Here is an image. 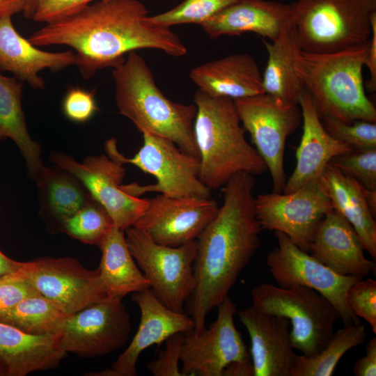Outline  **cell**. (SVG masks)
<instances>
[{"label":"cell","mask_w":376,"mask_h":376,"mask_svg":"<svg viewBox=\"0 0 376 376\" xmlns=\"http://www.w3.org/2000/svg\"><path fill=\"white\" fill-rule=\"evenodd\" d=\"M221 376H253L251 361H237L226 367Z\"/></svg>","instance_id":"cell-44"},{"label":"cell","mask_w":376,"mask_h":376,"mask_svg":"<svg viewBox=\"0 0 376 376\" xmlns=\"http://www.w3.org/2000/svg\"><path fill=\"white\" fill-rule=\"evenodd\" d=\"M332 209L319 180L289 194L272 192L255 198L256 217L262 230L283 233L306 252L320 223Z\"/></svg>","instance_id":"cell-12"},{"label":"cell","mask_w":376,"mask_h":376,"mask_svg":"<svg viewBox=\"0 0 376 376\" xmlns=\"http://www.w3.org/2000/svg\"><path fill=\"white\" fill-rule=\"evenodd\" d=\"M268 53L263 77L264 93L283 102L299 104L304 90L295 71V59L301 49L292 22L286 26L280 36L272 42L263 40Z\"/></svg>","instance_id":"cell-28"},{"label":"cell","mask_w":376,"mask_h":376,"mask_svg":"<svg viewBox=\"0 0 376 376\" xmlns=\"http://www.w3.org/2000/svg\"><path fill=\"white\" fill-rule=\"evenodd\" d=\"M66 355L58 346V334H29L0 322V376L55 368Z\"/></svg>","instance_id":"cell-25"},{"label":"cell","mask_w":376,"mask_h":376,"mask_svg":"<svg viewBox=\"0 0 376 376\" xmlns=\"http://www.w3.org/2000/svg\"><path fill=\"white\" fill-rule=\"evenodd\" d=\"M244 0H184L174 8L155 15L147 16L150 26L170 28L185 24H202L227 7Z\"/></svg>","instance_id":"cell-34"},{"label":"cell","mask_w":376,"mask_h":376,"mask_svg":"<svg viewBox=\"0 0 376 376\" xmlns=\"http://www.w3.org/2000/svg\"><path fill=\"white\" fill-rule=\"evenodd\" d=\"M290 8L301 49L330 53L369 40L376 0H297Z\"/></svg>","instance_id":"cell-6"},{"label":"cell","mask_w":376,"mask_h":376,"mask_svg":"<svg viewBox=\"0 0 376 376\" xmlns=\"http://www.w3.org/2000/svg\"><path fill=\"white\" fill-rule=\"evenodd\" d=\"M254 175L240 172L222 187L223 203L196 240L194 285L186 302L194 330L227 297L260 244L255 212Z\"/></svg>","instance_id":"cell-2"},{"label":"cell","mask_w":376,"mask_h":376,"mask_svg":"<svg viewBox=\"0 0 376 376\" xmlns=\"http://www.w3.org/2000/svg\"><path fill=\"white\" fill-rule=\"evenodd\" d=\"M113 69L119 113L141 134L168 139L182 151L198 157L194 132V103L182 104L167 98L145 59L136 51L128 53L124 62Z\"/></svg>","instance_id":"cell-3"},{"label":"cell","mask_w":376,"mask_h":376,"mask_svg":"<svg viewBox=\"0 0 376 376\" xmlns=\"http://www.w3.org/2000/svg\"><path fill=\"white\" fill-rule=\"evenodd\" d=\"M347 302L350 309L366 320L376 334V281L361 279L348 290Z\"/></svg>","instance_id":"cell-37"},{"label":"cell","mask_w":376,"mask_h":376,"mask_svg":"<svg viewBox=\"0 0 376 376\" xmlns=\"http://www.w3.org/2000/svg\"><path fill=\"white\" fill-rule=\"evenodd\" d=\"M148 10L138 0L98 1L64 19L47 23L28 38L36 47L66 45L75 50V65L85 79L101 69L116 68L124 55L154 49L175 57L186 46L170 28L146 22Z\"/></svg>","instance_id":"cell-1"},{"label":"cell","mask_w":376,"mask_h":376,"mask_svg":"<svg viewBox=\"0 0 376 376\" xmlns=\"http://www.w3.org/2000/svg\"><path fill=\"white\" fill-rule=\"evenodd\" d=\"M12 16L0 17V70L12 73L19 81H26L34 89L45 87L39 72L45 69L53 72L75 65V52H49L32 45L15 29Z\"/></svg>","instance_id":"cell-23"},{"label":"cell","mask_w":376,"mask_h":376,"mask_svg":"<svg viewBox=\"0 0 376 376\" xmlns=\"http://www.w3.org/2000/svg\"><path fill=\"white\" fill-rule=\"evenodd\" d=\"M329 164L367 190L376 191V148L352 150L333 157Z\"/></svg>","instance_id":"cell-35"},{"label":"cell","mask_w":376,"mask_h":376,"mask_svg":"<svg viewBox=\"0 0 376 376\" xmlns=\"http://www.w3.org/2000/svg\"><path fill=\"white\" fill-rule=\"evenodd\" d=\"M189 77L199 91L212 97L235 100L264 93L258 64L246 53L201 64L191 70Z\"/></svg>","instance_id":"cell-24"},{"label":"cell","mask_w":376,"mask_h":376,"mask_svg":"<svg viewBox=\"0 0 376 376\" xmlns=\"http://www.w3.org/2000/svg\"><path fill=\"white\" fill-rule=\"evenodd\" d=\"M361 240L351 224L332 209L320 223L313 238L311 256L335 272L363 279L375 272V261L364 255Z\"/></svg>","instance_id":"cell-20"},{"label":"cell","mask_w":376,"mask_h":376,"mask_svg":"<svg viewBox=\"0 0 376 376\" xmlns=\"http://www.w3.org/2000/svg\"><path fill=\"white\" fill-rule=\"evenodd\" d=\"M24 0H0V17L23 12Z\"/></svg>","instance_id":"cell-45"},{"label":"cell","mask_w":376,"mask_h":376,"mask_svg":"<svg viewBox=\"0 0 376 376\" xmlns=\"http://www.w3.org/2000/svg\"><path fill=\"white\" fill-rule=\"evenodd\" d=\"M319 182L334 209L356 230L362 246L376 260V223L368 205L367 189L352 178L328 164Z\"/></svg>","instance_id":"cell-26"},{"label":"cell","mask_w":376,"mask_h":376,"mask_svg":"<svg viewBox=\"0 0 376 376\" xmlns=\"http://www.w3.org/2000/svg\"><path fill=\"white\" fill-rule=\"evenodd\" d=\"M42 0H24V15L26 19H33L35 13Z\"/></svg>","instance_id":"cell-47"},{"label":"cell","mask_w":376,"mask_h":376,"mask_svg":"<svg viewBox=\"0 0 376 376\" xmlns=\"http://www.w3.org/2000/svg\"><path fill=\"white\" fill-rule=\"evenodd\" d=\"M93 1L95 0H42L38 6L33 19L46 24L54 22L76 14Z\"/></svg>","instance_id":"cell-41"},{"label":"cell","mask_w":376,"mask_h":376,"mask_svg":"<svg viewBox=\"0 0 376 376\" xmlns=\"http://www.w3.org/2000/svg\"><path fill=\"white\" fill-rule=\"evenodd\" d=\"M131 299L141 312L139 326L131 343L110 368L86 375L136 376V363L142 352L152 345H161L175 334L194 329V321L187 313L166 306L150 288L132 293Z\"/></svg>","instance_id":"cell-18"},{"label":"cell","mask_w":376,"mask_h":376,"mask_svg":"<svg viewBox=\"0 0 376 376\" xmlns=\"http://www.w3.org/2000/svg\"><path fill=\"white\" fill-rule=\"evenodd\" d=\"M17 272L68 315L109 299L98 268L88 269L73 258H38L23 262Z\"/></svg>","instance_id":"cell-13"},{"label":"cell","mask_w":376,"mask_h":376,"mask_svg":"<svg viewBox=\"0 0 376 376\" xmlns=\"http://www.w3.org/2000/svg\"><path fill=\"white\" fill-rule=\"evenodd\" d=\"M291 23L290 4L244 0L227 7L200 26L211 38L253 32L274 41Z\"/></svg>","instance_id":"cell-22"},{"label":"cell","mask_w":376,"mask_h":376,"mask_svg":"<svg viewBox=\"0 0 376 376\" xmlns=\"http://www.w3.org/2000/svg\"><path fill=\"white\" fill-rule=\"evenodd\" d=\"M33 180L37 187L41 215L56 223L59 229L65 219L93 198L77 177L56 165L44 166Z\"/></svg>","instance_id":"cell-29"},{"label":"cell","mask_w":376,"mask_h":376,"mask_svg":"<svg viewBox=\"0 0 376 376\" xmlns=\"http://www.w3.org/2000/svg\"><path fill=\"white\" fill-rule=\"evenodd\" d=\"M23 265V262H19L10 258L0 250V276L17 271Z\"/></svg>","instance_id":"cell-46"},{"label":"cell","mask_w":376,"mask_h":376,"mask_svg":"<svg viewBox=\"0 0 376 376\" xmlns=\"http://www.w3.org/2000/svg\"><path fill=\"white\" fill-rule=\"evenodd\" d=\"M40 295L17 270L0 276V313L15 306L25 298Z\"/></svg>","instance_id":"cell-40"},{"label":"cell","mask_w":376,"mask_h":376,"mask_svg":"<svg viewBox=\"0 0 376 376\" xmlns=\"http://www.w3.org/2000/svg\"><path fill=\"white\" fill-rule=\"evenodd\" d=\"M69 315L49 299L36 295L0 313V322L29 334L56 335L60 333Z\"/></svg>","instance_id":"cell-31"},{"label":"cell","mask_w":376,"mask_h":376,"mask_svg":"<svg viewBox=\"0 0 376 376\" xmlns=\"http://www.w3.org/2000/svg\"><path fill=\"white\" fill-rule=\"evenodd\" d=\"M3 139H4L3 136H1L0 135V141H1L3 140Z\"/></svg>","instance_id":"cell-48"},{"label":"cell","mask_w":376,"mask_h":376,"mask_svg":"<svg viewBox=\"0 0 376 376\" xmlns=\"http://www.w3.org/2000/svg\"><path fill=\"white\" fill-rule=\"evenodd\" d=\"M368 47L369 40L330 53L297 52L296 73L320 118L329 116L348 124L357 120L375 123L376 109L363 83Z\"/></svg>","instance_id":"cell-5"},{"label":"cell","mask_w":376,"mask_h":376,"mask_svg":"<svg viewBox=\"0 0 376 376\" xmlns=\"http://www.w3.org/2000/svg\"><path fill=\"white\" fill-rule=\"evenodd\" d=\"M217 308V319L208 328L184 333L180 353L183 376H221L230 363L251 361L235 324L236 305L227 296Z\"/></svg>","instance_id":"cell-14"},{"label":"cell","mask_w":376,"mask_h":376,"mask_svg":"<svg viewBox=\"0 0 376 376\" xmlns=\"http://www.w3.org/2000/svg\"><path fill=\"white\" fill-rule=\"evenodd\" d=\"M299 105L303 134L296 150L297 164L287 179L283 193L293 192L307 183L319 180L331 159L352 149L332 137L324 129L313 100L304 89Z\"/></svg>","instance_id":"cell-21"},{"label":"cell","mask_w":376,"mask_h":376,"mask_svg":"<svg viewBox=\"0 0 376 376\" xmlns=\"http://www.w3.org/2000/svg\"><path fill=\"white\" fill-rule=\"evenodd\" d=\"M370 22L372 31L365 65L370 75L367 87L370 93H374L376 91V12L372 14Z\"/></svg>","instance_id":"cell-43"},{"label":"cell","mask_w":376,"mask_h":376,"mask_svg":"<svg viewBox=\"0 0 376 376\" xmlns=\"http://www.w3.org/2000/svg\"><path fill=\"white\" fill-rule=\"evenodd\" d=\"M238 317L250 338L253 376H291L297 354L289 320L252 305L239 311Z\"/></svg>","instance_id":"cell-19"},{"label":"cell","mask_w":376,"mask_h":376,"mask_svg":"<svg viewBox=\"0 0 376 376\" xmlns=\"http://www.w3.org/2000/svg\"><path fill=\"white\" fill-rule=\"evenodd\" d=\"M113 226L108 212L93 198L74 214L65 219L60 230L82 243L100 247Z\"/></svg>","instance_id":"cell-33"},{"label":"cell","mask_w":376,"mask_h":376,"mask_svg":"<svg viewBox=\"0 0 376 376\" xmlns=\"http://www.w3.org/2000/svg\"><path fill=\"white\" fill-rule=\"evenodd\" d=\"M132 329L130 317L120 299H108L70 315L58 334L66 353L93 358L122 347Z\"/></svg>","instance_id":"cell-16"},{"label":"cell","mask_w":376,"mask_h":376,"mask_svg":"<svg viewBox=\"0 0 376 376\" xmlns=\"http://www.w3.org/2000/svg\"><path fill=\"white\" fill-rule=\"evenodd\" d=\"M219 207L211 198L169 197L160 194L149 199L146 210L132 226L157 243L179 246L197 240Z\"/></svg>","instance_id":"cell-17"},{"label":"cell","mask_w":376,"mask_h":376,"mask_svg":"<svg viewBox=\"0 0 376 376\" xmlns=\"http://www.w3.org/2000/svg\"><path fill=\"white\" fill-rule=\"evenodd\" d=\"M194 132L200 161L199 178L209 189L222 187L235 174L253 175L267 171L256 150L246 139L234 100L198 90Z\"/></svg>","instance_id":"cell-4"},{"label":"cell","mask_w":376,"mask_h":376,"mask_svg":"<svg viewBox=\"0 0 376 376\" xmlns=\"http://www.w3.org/2000/svg\"><path fill=\"white\" fill-rule=\"evenodd\" d=\"M95 91L80 87H70L62 101V110L70 120L84 123L88 121L98 111Z\"/></svg>","instance_id":"cell-38"},{"label":"cell","mask_w":376,"mask_h":376,"mask_svg":"<svg viewBox=\"0 0 376 376\" xmlns=\"http://www.w3.org/2000/svg\"><path fill=\"white\" fill-rule=\"evenodd\" d=\"M355 376L376 375V338H372L366 347L365 355L358 359L353 367Z\"/></svg>","instance_id":"cell-42"},{"label":"cell","mask_w":376,"mask_h":376,"mask_svg":"<svg viewBox=\"0 0 376 376\" xmlns=\"http://www.w3.org/2000/svg\"><path fill=\"white\" fill-rule=\"evenodd\" d=\"M275 235L278 245L267 254L266 265L277 285L311 288L334 305L345 325L359 323V318L348 306L347 294L361 278L339 274L301 250L283 233L275 231Z\"/></svg>","instance_id":"cell-11"},{"label":"cell","mask_w":376,"mask_h":376,"mask_svg":"<svg viewBox=\"0 0 376 376\" xmlns=\"http://www.w3.org/2000/svg\"><path fill=\"white\" fill-rule=\"evenodd\" d=\"M326 131L334 139L352 150L376 148V124L363 120L345 123L336 118H320Z\"/></svg>","instance_id":"cell-36"},{"label":"cell","mask_w":376,"mask_h":376,"mask_svg":"<svg viewBox=\"0 0 376 376\" xmlns=\"http://www.w3.org/2000/svg\"><path fill=\"white\" fill-rule=\"evenodd\" d=\"M142 135L143 145L132 157L120 152L115 138L108 139L104 144L109 158L123 165L132 164L156 179L155 184L123 185L125 191L135 197L147 192H158L169 197L211 198L212 190L199 178L198 157L182 151L168 139L149 133Z\"/></svg>","instance_id":"cell-7"},{"label":"cell","mask_w":376,"mask_h":376,"mask_svg":"<svg viewBox=\"0 0 376 376\" xmlns=\"http://www.w3.org/2000/svg\"><path fill=\"white\" fill-rule=\"evenodd\" d=\"M102 257L98 267L109 299H120L150 288L125 240V231L113 226L99 247Z\"/></svg>","instance_id":"cell-27"},{"label":"cell","mask_w":376,"mask_h":376,"mask_svg":"<svg viewBox=\"0 0 376 376\" xmlns=\"http://www.w3.org/2000/svg\"><path fill=\"white\" fill-rule=\"evenodd\" d=\"M234 103L244 130L270 173L272 192L282 193L287 180L285 141L302 119L299 104L266 93L237 99Z\"/></svg>","instance_id":"cell-10"},{"label":"cell","mask_w":376,"mask_h":376,"mask_svg":"<svg viewBox=\"0 0 376 376\" xmlns=\"http://www.w3.org/2000/svg\"><path fill=\"white\" fill-rule=\"evenodd\" d=\"M251 296L256 309L289 320L292 345L304 356L315 355L324 348L340 319L327 298L306 286L261 283L251 290Z\"/></svg>","instance_id":"cell-8"},{"label":"cell","mask_w":376,"mask_h":376,"mask_svg":"<svg viewBox=\"0 0 376 376\" xmlns=\"http://www.w3.org/2000/svg\"><path fill=\"white\" fill-rule=\"evenodd\" d=\"M124 231L128 248L155 296L170 309L184 312L194 285L196 240L169 246L157 243L136 227Z\"/></svg>","instance_id":"cell-9"},{"label":"cell","mask_w":376,"mask_h":376,"mask_svg":"<svg viewBox=\"0 0 376 376\" xmlns=\"http://www.w3.org/2000/svg\"><path fill=\"white\" fill-rule=\"evenodd\" d=\"M366 338L364 324L344 325L334 332L327 345L313 356L296 355L291 376H331L343 355L363 343Z\"/></svg>","instance_id":"cell-32"},{"label":"cell","mask_w":376,"mask_h":376,"mask_svg":"<svg viewBox=\"0 0 376 376\" xmlns=\"http://www.w3.org/2000/svg\"><path fill=\"white\" fill-rule=\"evenodd\" d=\"M50 161L83 183L108 212L115 227L125 230L132 226L148 207L149 198L135 197L125 191V169L107 155L88 156L80 163L69 155L52 151Z\"/></svg>","instance_id":"cell-15"},{"label":"cell","mask_w":376,"mask_h":376,"mask_svg":"<svg viewBox=\"0 0 376 376\" xmlns=\"http://www.w3.org/2000/svg\"><path fill=\"white\" fill-rule=\"evenodd\" d=\"M22 82L3 75L0 70V135L9 138L19 148L34 180L45 166L41 147L29 133L22 106Z\"/></svg>","instance_id":"cell-30"},{"label":"cell","mask_w":376,"mask_h":376,"mask_svg":"<svg viewBox=\"0 0 376 376\" xmlns=\"http://www.w3.org/2000/svg\"><path fill=\"white\" fill-rule=\"evenodd\" d=\"M184 333L170 336L165 347L157 358L147 365V369L154 376H183L180 368V353Z\"/></svg>","instance_id":"cell-39"}]
</instances>
